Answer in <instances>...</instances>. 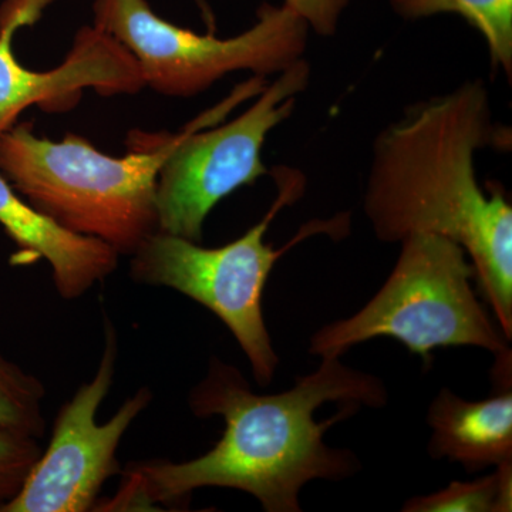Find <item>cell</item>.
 <instances>
[{"instance_id":"cell-10","label":"cell","mask_w":512,"mask_h":512,"mask_svg":"<svg viewBox=\"0 0 512 512\" xmlns=\"http://www.w3.org/2000/svg\"><path fill=\"white\" fill-rule=\"evenodd\" d=\"M0 225L19 252L15 264L45 259L53 272L56 291L66 301L86 295L109 278L120 255L96 238L74 234L18 197L0 173Z\"/></svg>"},{"instance_id":"cell-8","label":"cell","mask_w":512,"mask_h":512,"mask_svg":"<svg viewBox=\"0 0 512 512\" xmlns=\"http://www.w3.org/2000/svg\"><path fill=\"white\" fill-rule=\"evenodd\" d=\"M117 357V330L104 315V349L96 375L63 404L49 447L40 454L19 494L0 505V512L94 510L103 484L121 473L117 450L124 433L153 400V392L141 387L107 423H97V410L116 375Z\"/></svg>"},{"instance_id":"cell-6","label":"cell","mask_w":512,"mask_h":512,"mask_svg":"<svg viewBox=\"0 0 512 512\" xmlns=\"http://www.w3.org/2000/svg\"><path fill=\"white\" fill-rule=\"evenodd\" d=\"M309 77L305 59L268 86L255 76L184 128L158 173V231L201 242L215 205L269 174L261 158L266 137L291 117Z\"/></svg>"},{"instance_id":"cell-2","label":"cell","mask_w":512,"mask_h":512,"mask_svg":"<svg viewBox=\"0 0 512 512\" xmlns=\"http://www.w3.org/2000/svg\"><path fill=\"white\" fill-rule=\"evenodd\" d=\"M483 82L413 104L380 131L363 210L377 239L400 242L429 232L456 241L505 338L512 339V207L500 185L477 180L476 154L497 146Z\"/></svg>"},{"instance_id":"cell-7","label":"cell","mask_w":512,"mask_h":512,"mask_svg":"<svg viewBox=\"0 0 512 512\" xmlns=\"http://www.w3.org/2000/svg\"><path fill=\"white\" fill-rule=\"evenodd\" d=\"M94 28L136 60L144 83L170 97L197 96L229 73L266 77L302 59L309 26L285 5L264 3L247 32L229 39L198 35L161 19L147 0H94Z\"/></svg>"},{"instance_id":"cell-3","label":"cell","mask_w":512,"mask_h":512,"mask_svg":"<svg viewBox=\"0 0 512 512\" xmlns=\"http://www.w3.org/2000/svg\"><path fill=\"white\" fill-rule=\"evenodd\" d=\"M181 134L133 131L130 153L117 158L76 134L37 137L23 123L0 134V173L60 227L131 256L158 231V173Z\"/></svg>"},{"instance_id":"cell-11","label":"cell","mask_w":512,"mask_h":512,"mask_svg":"<svg viewBox=\"0 0 512 512\" xmlns=\"http://www.w3.org/2000/svg\"><path fill=\"white\" fill-rule=\"evenodd\" d=\"M427 423L433 431L427 450L434 460L447 458L468 473L512 461L511 386L473 402L441 389L427 410Z\"/></svg>"},{"instance_id":"cell-13","label":"cell","mask_w":512,"mask_h":512,"mask_svg":"<svg viewBox=\"0 0 512 512\" xmlns=\"http://www.w3.org/2000/svg\"><path fill=\"white\" fill-rule=\"evenodd\" d=\"M512 461L494 473L470 483L453 481L443 490L416 495L404 503V512H510L512 510Z\"/></svg>"},{"instance_id":"cell-4","label":"cell","mask_w":512,"mask_h":512,"mask_svg":"<svg viewBox=\"0 0 512 512\" xmlns=\"http://www.w3.org/2000/svg\"><path fill=\"white\" fill-rule=\"evenodd\" d=\"M399 259L380 291L348 319L323 326L309 353L340 357L376 338L402 343L424 366L437 349L471 346L511 355L510 342L478 299L476 269L453 239L420 232L400 241Z\"/></svg>"},{"instance_id":"cell-12","label":"cell","mask_w":512,"mask_h":512,"mask_svg":"<svg viewBox=\"0 0 512 512\" xmlns=\"http://www.w3.org/2000/svg\"><path fill=\"white\" fill-rule=\"evenodd\" d=\"M396 15L407 20L458 15L487 42L494 72L512 76V0H390Z\"/></svg>"},{"instance_id":"cell-5","label":"cell","mask_w":512,"mask_h":512,"mask_svg":"<svg viewBox=\"0 0 512 512\" xmlns=\"http://www.w3.org/2000/svg\"><path fill=\"white\" fill-rule=\"evenodd\" d=\"M278 195L264 218L241 238L220 248L157 231L131 255L130 275L137 284L165 286L183 293L214 313L237 339L251 363L258 386L274 379L279 356L262 312L266 282L281 256L303 239L318 234L345 237L349 215L312 221L284 248L266 244L265 234L279 211L301 198L303 175L288 168L274 171Z\"/></svg>"},{"instance_id":"cell-1","label":"cell","mask_w":512,"mask_h":512,"mask_svg":"<svg viewBox=\"0 0 512 512\" xmlns=\"http://www.w3.org/2000/svg\"><path fill=\"white\" fill-rule=\"evenodd\" d=\"M387 400L383 380L339 357H322L318 370L276 394L255 393L237 367L211 357L188 406L200 419L225 420L221 440L184 463L131 464L119 493L99 511L173 504L198 488L221 487L251 494L266 512H301L299 494L309 481H342L362 468L348 448L325 443L326 431L360 407L382 409Z\"/></svg>"},{"instance_id":"cell-14","label":"cell","mask_w":512,"mask_h":512,"mask_svg":"<svg viewBox=\"0 0 512 512\" xmlns=\"http://www.w3.org/2000/svg\"><path fill=\"white\" fill-rule=\"evenodd\" d=\"M45 396V386L37 377L0 355V429L42 439L46 431Z\"/></svg>"},{"instance_id":"cell-9","label":"cell","mask_w":512,"mask_h":512,"mask_svg":"<svg viewBox=\"0 0 512 512\" xmlns=\"http://www.w3.org/2000/svg\"><path fill=\"white\" fill-rule=\"evenodd\" d=\"M50 2L9 0L0 13V134L32 106L63 111L76 106L87 89L114 96L136 94L146 87L134 57L94 26L80 29L72 50L56 69L33 72L23 67L13 53V35L22 26L33 25Z\"/></svg>"},{"instance_id":"cell-16","label":"cell","mask_w":512,"mask_h":512,"mask_svg":"<svg viewBox=\"0 0 512 512\" xmlns=\"http://www.w3.org/2000/svg\"><path fill=\"white\" fill-rule=\"evenodd\" d=\"M350 0H285L286 8L301 16L318 36L332 37Z\"/></svg>"},{"instance_id":"cell-15","label":"cell","mask_w":512,"mask_h":512,"mask_svg":"<svg viewBox=\"0 0 512 512\" xmlns=\"http://www.w3.org/2000/svg\"><path fill=\"white\" fill-rule=\"evenodd\" d=\"M42 451L35 437L0 429V505L19 494Z\"/></svg>"}]
</instances>
